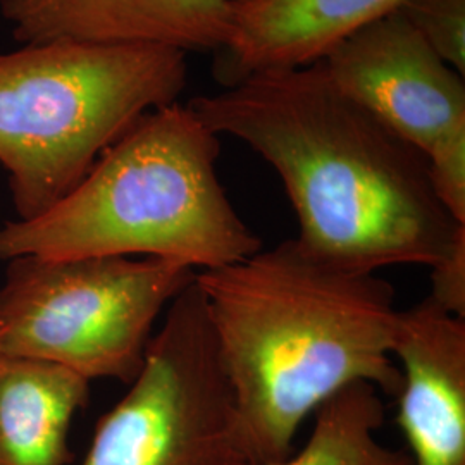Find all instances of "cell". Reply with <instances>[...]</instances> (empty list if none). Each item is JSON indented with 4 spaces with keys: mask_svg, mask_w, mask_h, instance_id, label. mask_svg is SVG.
Instances as JSON below:
<instances>
[{
    "mask_svg": "<svg viewBox=\"0 0 465 465\" xmlns=\"http://www.w3.org/2000/svg\"></svg>",
    "mask_w": 465,
    "mask_h": 465,
    "instance_id": "obj_15",
    "label": "cell"
},
{
    "mask_svg": "<svg viewBox=\"0 0 465 465\" xmlns=\"http://www.w3.org/2000/svg\"><path fill=\"white\" fill-rule=\"evenodd\" d=\"M449 66L465 74V0H405L399 9Z\"/></svg>",
    "mask_w": 465,
    "mask_h": 465,
    "instance_id": "obj_13",
    "label": "cell"
},
{
    "mask_svg": "<svg viewBox=\"0 0 465 465\" xmlns=\"http://www.w3.org/2000/svg\"><path fill=\"white\" fill-rule=\"evenodd\" d=\"M380 393L367 382L334 393L317 407L302 450L272 465H414L409 451L388 449L376 438L384 422Z\"/></svg>",
    "mask_w": 465,
    "mask_h": 465,
    "instance_id": "obj_12",
    "label": "cell"
},
{
    "mask_svg": "<svg viewBox=\"0 0 465 465\" xmlns=\"http://www.w3.org/2000/svg\"><path fill=\"white\" fill-rule=\"evenodd\" d=\"M431 297L453 316L465 319V245L431 269Z\"/></svg>",
    "mask_w": 465,
    "mask_h": 465,
    "instance_id": "obj_14",
    "label": "cell"
},
{
    "mask_svg": "<svg viewBox=\"0 0 465 465\" xmlns=\"http://www.w3.org/2000/svg\"><path fill=\"white\" fill-rule=\"evenodd\" d=\"M332 84L414 145L450 214L465 224V80L400 11L319 61Z\"/></svg>",
    "mask_w": 465,
    "mask_h": 465,
    "instance_id": "obj_7",
    "label": "cell"
},
{
    "mask_svg": "<svg viewBox=\"0 0 465 465\" xmlns=\"http://www.w3.org/2000/svg\"><path fill=\"white\" fill-rule=\"evenodd\" d=\"M195 274L150 257L11 259L0 286V353L63 367L90 382L130 384L157 319Z\"/></svg>",
    "mask_w": 465,
    "mask_h": 465,
    "instance_id": "obj_5",
    "label": "cell"
},
{
    "mask_svg": "<svg viewBox=\"0 0 465 465\" xmlns=\"http://www.w3.org/2000/svg\"><path fill=\"white\" fill-rule=\"evenodd\" d=\"M405 0H232V30L217 50L224 86L250 74L309 66Z\"/></svg>",
    "mask_w": 465,
    "mask_h": 465,
    "instance_id": "obj_10",
    "label": "cell"
},
{
    "mask_svg": "<svg viewBox=\"0 0 465 465\" xmlns=\"http://www.w3.org/2000/svg\"><path fill=\"white\" fill-rule=\"evenodd\" d=\"M186 84L188 52L166 45L44 42L0 54V164L17 219L49 211Z\"/></svg>",
    "mask_w": 465,
    "mask_h": 465,
    "instance_id": "obj_4",
    "label": "cell"
},
{
    "mask_svg": "<svg viewBox=\"0 0 465 465\" xmlns=\"http://www.w3.org/2000/svg\"><path fill=\"white\" fill-rule=\"evenodd\" d=\"M186 105L276 171L299 217L297 242L319 259L366 272L432 269L465 245L426 157L319 61L250 74Z\"/></svg>",
    "mask_w": 465,
    "mask_h": 465,
    "instance_id": "obj_1",
    "label": "cell"
},
{
    "mask_svg": "<svg viewBox=\"0 0 465 465\" xmlns=\"http://www.w3.org/2000/svg\"><path fill=\"white\" fill-rule=\"evenodd\" d=\"M88 400L82 376L0 353V465L71 464V426Z\"/></svg>",
    "mask_w": 465,
    "mask_h": 465,
    "instance_id": "obj_11",
    "label": "cell"
},
{
    "mask_svg": "<svg viewBox=\"0 0 465 465\" xmlns=\"http://www.w3.org/2000/svg\"><path fill=\"white\" fill-rule=\"evenodd\" d=\"M128 386L82 465H252L195 282L167 307Z\"/></svg>",
    "mask_w": 465,
    "mask_h": 465,
    "instance_id": "obj_6",
    "label": "cell"
},
{
    "mask_svg": "<svg viewBox=\"0 0 465 465\" xmlns=\"http://www.w3.org/2000/svg\"><path fill=\"white\" fill-rule=\"evenodd\" d=\"M23 45L78 42L221 49L232 30V0H0Z\"/></svg>",
    "mask_w": 465,
    "mask_h": 465,
    "instance_id": "obj_9",
    "label": "cell"
},
{
    "mask_svg": "<svg viewBox=\"0 0 465 465\" xmlns=\"http://www.w3.org/2000/svg\"><path fill=\"white\" fill-rule=\"evenodd\" d=\"M400 430L414 465H465V319L431 297L399 311Z\"/></svg>",
    "mask_w": 465,
    "mask_h": 465,
    "instance_id": "obj_8",
    "label": "cell"
},
{
    "mask_svg": "<svg viewBox=\"0 0 465 465\" xmlns=\"http://www.w3.org/2000/svg\"><path fill=\"white\" fill-rule=\"evenodd\" d=\"M219 364L252 465L293 453L302 422L353 382L397 399L395 288L319 259L297 242L199 271Z\"/></svg>",
    "mask_w": 465,
    "mask_h": 465,
    "instance_id": "obj_2",
    "label": "cell"
},
{
    "mask_svg": "<svg viewBox=\"0 0 465 465\" xmlns=\"http://www.w3.org/2000/svg\"><path fill=\"white\" fill-rule=\"evenodd\" d=\"M219 136L188 105L140 117L44 214L0 228V261L143 255L195 272L262 249L217 174Z\"/></svg>",
    "mask_w": 465,
    "mask_h": 465,
    "instance_id": "obj_3",
    "label": "cell"
}]
</instances>
